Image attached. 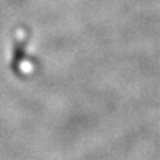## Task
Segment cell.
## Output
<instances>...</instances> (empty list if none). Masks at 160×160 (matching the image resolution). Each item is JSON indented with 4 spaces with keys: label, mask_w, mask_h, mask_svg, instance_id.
<instances>
[{
    "label": "cell",
    "mask_w": 160,
    "mask_h": 160,
    "mask_svg": "<svg viewBox=\"0 0 160 160\" xmlns=\"http://www.w3.org/2000/svg\"><path fill=\"white\" fill-rule=\"evenodd\" d=\"M6 53L8 67L15 76L20 79L29 76L36 68L32 32L24 26L15 28L9 33Z\"/></svg>",
    "instance_id": "obj_1"
}]
</instances>
